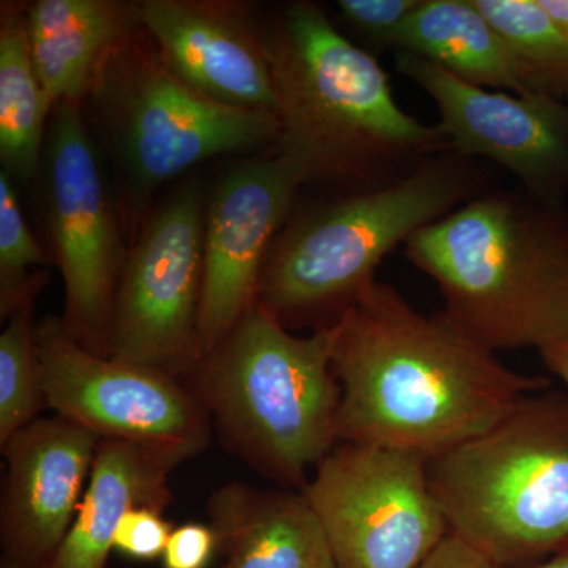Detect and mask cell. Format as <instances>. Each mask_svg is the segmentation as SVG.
I'll return each mask as SVG.
<instances>
[{"label": "cell", "mask_w": 568, "mask_h": 568, "mask_svg": "<svg viewBox=\"0 0 568 568\" xmlns=\"http://www.w3.org/2000/svg\"><path fill=\"white\" fill-rule=\"evenodd\" d=\"M338 443L437 457L488 432L548 377L508 368L452 324L375 280L332 325Z\"/></svg>", "instance_id": "cell-1"}, {"label": "cell", "mask_w": 568, "mask_h": 568, "mask_svg": "<svg viewBox=\"0 0 568 568\" xmlns=\"http://www.w3.org/2000/svg\"><path fill=\"white\" fill-rule=\"evenodd\" d=\"M275 89V149L305 183L376 189L450 151L439 125L396 103L375 54L335 28L323 7L287 3L263 24Z\"/></svg>", "instance_id": "cell-2"}, {"label": "cell", "mask_w": 568, "mask_h": 568, "mask_svg": "<svg viewBox=\"0 0 568 568\" xmlns=\"http://www.w3.org/2000/svg\"><path fill=\"white\" fill-rule=\"evenodd\" d=\"M405 253L478 345L540 353L568 342L566 205L487 190L410 235Z\"/></svg>", "instance_id": "cell-3"}, {"label": "cell", "mask_w": 568, "mask_h": 568, "mask_svg": "<svg viewBox=\"0 0 568 568\" xmlns=\"http://www.w3.org/2000/svg\"><path fill=\"white\" fill-rule=\"evenodd\" d=\"M484 192L476 160L448 151L398 181L305 209L276 235L256 304L291 332L332 327L388 253Z\"/></svg>", "instance_id": "cell-4"}, {"label": "cell", "mask_w": 568, "mask_h": 568, "mask_svg": "<svg viewBox=\"0 0 568 568\" xmlns=\"http://www.w3.org/2000/svg\"><path fill=\"white\" fill-rule=\"evenodd\" d=\"M332 345V327L294 335L256 304L190 376L220 444L276 487L304 491L339 444Z\"/></svg>", "instance_id": "cell-5"}, {"label": "cell", "mask_w": 568, "mask_h": 568, "mask_svg": "<svg viewBox=\"0 0 568 568\" xmlns=\"http://www.w3.org/2000/svg\"><path fill=\"white\" fill-rule=\"evenodd\" d=\"M428 478L452 536L503 568L544 562L568 540V394L526 396Z\"/></svg>", "instance_id": "cell-6"}, {"label": "cell", "mask_w": 568, "mask_h": 568, "mask_svg": "<svg viewBox=\"0 0 568 568\" xmlns=\"http://www.w3.org/2000/svg\"><path fill=\"white\" fill-rule=\"evenodd\" d=\"M141 31L112 51L89 97L136 197L212 156L275 145V112L196 91L164 65Z\"/></svg>", "instance_id": "cell-7"}, {"label": "cell", "mask_w": 568, "mask_h": 568, "mask_svg": "<svg viewBox=\"0 0 568 568\" xmlns=\"http://www.w3.org/2000/svg\"><path fill=\"white\" fill-rule=\"evenodd\" d=\"M37 338L44 398L54 414L99 439L133 444L173 469L207 450L212 418L181 377L91 353L62 317L39 321Z\"/></svg>", "instance_id": "cell-8"}, {"label": "cell", "mask_w": 568, "mask_h": 568, "mask_svg": "<svg viewBox=\"0 0 568 568\" xmlns=\"http://www.w3.org/2000/svg\"><path fill=\"white\" fill-rule=\"evenodd\" d=\"M302 493L336 568H418L450 534L422 455L342 443Z\"/></svg>", "instance_id": "cell-9"}, {"label": "cell", "mask_w": 568, "mask_h": 568, "mask_svg": "<svg viewBox=\"0 0 568 568\" xmlns=\"http://www.w3.org/2000/svg\"><path fill=\"white\" fill-rule=\"evenodd\" d=\"M50 121L40 173L48 237L65 290L63 327L85 349L111 357L126 252L81 104H55Z\"/></svg>", "instance_id": "cell-10"}, {"label": "cell", "mask_w": 568, "mask_h": 568, "mask_svg": "<svg viewBox=\"0 0 568 568\" xmlns=\"http://www.w3.org/2000/svg\"><path fill=\"white\" fill-rule=\"evenodd\" d=\"M204 226L203 194L194 183L142 226L115 294L112 358L175 377L192 376L203 362Z\"/></svg>", "instance_id": "cell-11"}, {"label": "cell", "mask_w": 568, "mask_h": 568, "mask_svg": "<svg viewBox=\"0 0 568 568\" xmlns=\"http://www.w3.org/2000/svg\"><path fill=\"white\" fill-rule=\"evenodd\" d=\"M395 67L435 102L452 152L488 160L530 196L566 205L568 100L480 88L407 52H396Z\"/></svg>", "instance_id": "cell-12"}, {"label": "cell", "mask_w": 568, "mask_h": 568, "mask_svg": "<svg viewBox=\"0 0 568 568\" xmlns=\"http://www.w3.org/2000/svg\"><path fill=\"white\" fill-rule=\"evenodd\" d=\"M305 185L275 145L237 164L205 209L201 354L212 353L256 305L268 252Z\"/></svg>", "instance_id": "cell-13"}, {"label": "cell", "mask_w": 568, "mask_h": 568, "mask_svg": "<svg viewBox=\"0 0 568 568\" xmlns=\"http://www.w3.org/2000/svg\"><path fill=\"white\" fill-rule=\"evenodd\" d=\"M99 443L84 426L54 414L0 448V568L50 566L80 510Z\"/></svg>", "instance_id": "cell-14"}, {"label": "cell", "mask_w": 568, "mask_h": 568, "mask_svg": "<svg viewBox=\"0 0 568 568\" xmlns=\"http://www.w3.org/2000/svg\"><path fill=\"white\" fill-rule=\"evenodd\" d=\"M141 28L164 65L196 91L231 106L275 112L263 24L246 3L141 0Z\"/></svg>", "instance_id": "cell-15"}, {"label": "cell", "mask_w": 568, "mask_h": 568, "mask_svg": "<svg viewBox=\"0 0 568 568\" xmlns=\"http://www.w3.org/2000/svg\"><path fill=\"white\" fill-rule=\"evenodd\" d=\"M223 568H336L323 523L304 493L230 481L207 499Z\"/></svg>", "instance_id": "cell-16"}, {"label": "cell", "mask_w": 568, "mask_h": 568, "mask_svg": "<svg viewBox=\"0 0 568 568\" xmlns=\"http://www.w3.org/2000/svg\"><path fill=\"white\" fill-rule=\"evenodd\" d=\"M37 77L52 106L89 99L104 63L140 31L136 2L39 0L26 9Z\"/></svg>", "instance_id": "cell-17"}, {"label": "cell", "mask_w": 568, "mask_h": 568, "mask_svg": "<svg viewBox=\"0 0 568 568\" xmlns=\"http://www.w3.org/2000/svg\"><path fill=\"white\" fill-rule=\"evenodd\" d=\"M168 466L142 448L100 439L91 480L77 518L48 568H104L122 518L136 507L163 511L173 504Z\"/></svg>", "instance_id": "cell-18"}, {"label": "cell", "mask_w": 568, "mask_h": 568, "mask_svg": "<svg viewBox=\"0 0 568 568\" xmlns=\"http://www.w3.org/2000/svg\"><path fill=\"white\" fill-rule=\"evenodd\" d=\"M394 50L435 63L469 84L529 93L506 41L476 0H420Z\"/></svg>", "instance_id": "cell-19"}, {"label": "cell", "mask_w": 568, "mask_h": 568, "mask_svg": "<svg viewBox=\"0 0 568 568\" xmlns=\"http://www.w3.org/2000/svg\"><path fill=\"white\" fill-rule=\"evenodd\" d=\"M0 13V160L14 182L40 174L52 103L33 67L26 10L2 3Z\"/></svg>", "instance_id": "cell-20"}, {"label": "cell", "mask_w": 568, "mask_h": 568, "mask_svg": "<svg viewBox=\"0 0 568 568\" xmlns=\"http://www.w3.org/2000/svg\"><path fill=\"white\" fill-rule=\"evenodd\" d=\"M503 36L529 93L568 100V33L540 0H476Z\"/></svg>", "instance_id": "cell-21"}, {"label": "cell", "mask_w": 568, "mask_h": 568, "mask_svg": "<svg viewBox=\"0 0 568 568\" xmlns=\"http://www.w3.org/2000/svg\"><path fill=\"white\" fill-rule=\"evenodd\" d=\"M32 295L9 317L0 335V448L48 409Z\"/></svg>", "instance_id": "cell-22"}, {"label": "cell", "mask_w": 568, "mask_h": 568, "mask_svg": "<svg viewBox=\"0 0 568 568\" xmlns=\"http://www.w3.org/2000/svg\"><path fill=\"white\" fill-rule=\"evenodd\" d=\"M50 264L37 239L33 237L14 181L0 171V320L7 317L32 295L47 286L48 272L33 267Z\"/></svg>", "instance_id": "cell-23"}, {"label": "cell", "mask_w": 568, "mask_h": 568, "mask_svg": "<svg viewBox=\"0 0 568 568\" xmlns=\"http://www.w3.org/2000/svg\"><path fill=\"white\" fill-rule=\"evenodd\" d=\"M420 0H338L339 18L364 44L366 51L394 50L396 36Z\"/></svg>", "instance_id": "cell-24"}, {"label": "cell", "mask_w": 568, "mask_h": 568, "mask_svg": "<svg viewBox=\"0 0 568 568\" xmlns=\"http://www.w3.org/2000/svg\"><path fill=\"white\" fill-rule=\"evenodd\" d=\"M173 529L163 511L151 507L133 508L122 518L115 532L114 551L136 560L162 558Z\"/></svg>", "instance_id": "cell-25"}, {"label": "cell", "mask_w": 568, "mask_h": 568, "mask_svg": "<svg viewBox=\"0 0 568 568\" xmlns=\"http://www.w3.org/2000/svg\"><path fill=\"white\" fill-rule=\"evenodd\" d=\"M219 551V538L211 525L185 523L173 529L162 556L163 568H207Z\"/></svg>", "instance_id": "cell-26"}, {"label": "cell", "mask_w": 568, "mask_h": 568, "mask_svg": "<svg viewBox=\"0 0 568 568\" xmlns=\"http://www.w3.org/2000/svg\"><path fill=\"white\" fill-rule=\"evenodd\" d=\"M418 568H503L488 559L487 556L469 547L458 537L448 534Z\"/></svg>", "instance_id": "cell-27"}, {"label": "cell", "mask_w": 568, "mask_h": 568, "mask_svg": "<svg viewBox=\"0 0 568 568\" xmlns=\"http://www.w3.org/2000/svg\"><path fill=\"white\" fill-rule=\"evenodd\" d=\"M541 362L547 366L548 372L562 381L568 394V342L549 346L540 351Z\"/></svg>", "instance_id": "cell-28"}, {"label": "cell", "mask_w": 568, "mask_h": 568, "mask_svg": "<svg viewBox=\"0 0 568 568\" xmlns=\"http://www.w3.org/2000/svg\"><path fill=\"white\" fill-rule=\"evenodd\" d=\"M541 6L559 22L560 28L568 33V0H540Z\"/></svg>", "instance_id": "cell-29"}, {"label": "cell", "mask_w": 568, "mask_h": 568, "mask_svg": "<svg viewBox=\"0 0 568 568\" xmlns=\"http://www.w3.org/2000/svg\"><path fill=\"white\" fill-rule=\"evenodd\" d=\"M529 568H568V540L562 547L556 549L548 559Z\"/></svg>", "instance_id": "cell-30"}]
</instances>
